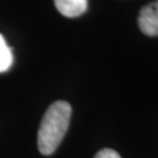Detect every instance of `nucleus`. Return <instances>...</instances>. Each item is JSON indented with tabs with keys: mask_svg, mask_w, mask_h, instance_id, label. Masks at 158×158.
<instances>
[{
	"mask_svg": "<svg viewBox=\"0 0 158 158\" xmlns=\"http://www.w3.org/2000/svg\"><path fill=\"white\" fill-rule=\"evenodd\" d=\"M12 63H13V55L11 48L7 46L4 36L0 34V73L8 70Z\"/></svg>",
	"mask_w": 158,
	"mask_h": 158,
	"instance_id": "20e7f679",
	"label": "nucleus"
},
{
	"mask_svg": "<svg viewBox=\"0 0 158 158\" xmlns=\"http://www.w3.org/2000/svg\"><path fill=\"white\" fill-rule=\"evenodd\" d=\"M72 116V107L66 101L52 103L42 117L38 132L40 152L49 156L56 150L66 135Z\"/></svg>",
	"mask_w": 158,
	"mask_h": 158,
	"instance_id": "f257e3e1",
	"label": "nucleus"
},
{
	"mask_svg": "<svg viewBox=\"0 0 158 158\" xmlns=\"http://www.w3.org/2000/svg\"><path fill=\"white\" fill-rule=\"evenodd\" d=\"M94 158H122L118 155V152H116L113 149H103L101 151L95 155Z\"/></svg>",
	"mask_w": 158,
	"mask_h": 158,
	"instance_id": "39448f33",
	"label": "nucleus"
},
{
	"mask_svg": "<svg viewBox=\"0 0 158 158\" xmlns=\"http://www.w3.org/2000/svg\"><path fill=\"white\" fill-rule=\"evenodd\" d=\"M138 27L148 36H158V0L148 4L141 10Z\"/></svg>",
	"mask_w": 158,
	"mask_h": 158,
	"instance_id": "f03ea898",
	"label": "nucleus"
},
{
	"mask_svg": "<svg viewBox=\"0 0 158 158\" xmlns=\"http://www.w3.org/2000/svg\"><path fill=\"white\" fill-rule=\"evenodd\" d=\"M56 10L67 18H76L87 10V0H54Z\"/></svg>",
	"mask_w": 158,
	"mask_h": 158,
	"instance_id": "7ed1b4c3",
	"label": "nucleus"
}]
</instances>
